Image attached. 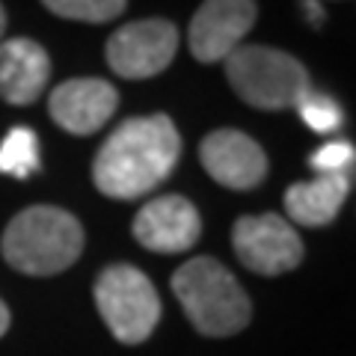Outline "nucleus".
<instances>
[{
    "mask_svg": "<svg viewBox=\"0 0 356 356\" xmlns=\"http://www.w3.org/2000/svg\"><path fill=\"white\" fill-rule=\"evenodd\" d=\"M350 193L348 172L318 175L315 181H297L285 191V211L297 226L321 229L339 217L344 199Z\"/></svg>",
    "mask_w": 356,
    "mask_h": 356,
    "instance_id": "obj_13",
    "label": "nucleus"
},
{
    "mask_svg": "<svg viewBox=\"0 0 356 356\" xmlns=\"http://www.w3.org/2000/svg\"><path fill=\"white\" fill-rule=\"evenodd\" d=\"M199 158H202L205 172L229 191H252L267 175L264 149L235 128L211 131L199 146Z\"/></svg>",
    "mask_w": 356,
    "mask_h": 356,
    "instance_id": "obj_9",
    "label": "nucleus"
},
{
    "mask_svg": "<svg viewBox=\"0 0 356 356\" xmlns=\"http://www.w3.org/2000/svg\"><path fill=\"white\" fill-rule=\"evenodd\" d=\"M178 30L166 18L131 21L107 39V65L125 81H146L161 74L175 60Z\"/></svg>",
    "mask_w": 356,
    "mask_h": 356,
    "instance_id": "obj_6",
    "label": "nucleus"
},
{
    "mask_svg": "<svg viewBox=\"0 0 356 356\" xmlns=\"http://www.w3.org/2000/svg\"><path fill=\"white\" fill-rule=\"evenodd\" d=\"M3 33H6V13H3V6H0V42H3Z\"/></svg>",
    "mask_w": 356,
    "mask_h": 356,
    "instance_id": "obj_20",
    "label": "nucleus"
},
{
    "mask_svg": "<svg viewBox=\"0 0 356 356\" xmlns=\"http://www.w3.org/2000/svg\"><path fill=\"white\" fill-rule=\"evenodd\" d=\"M226 77L232 89L259 110H285L309 92V72L297 57L267 44H241L226 60Z\"/></svg>",
    "mask_w": 356,
    "mask_h": 356,
    "instance_id": "obj_4",
    "label": "nucleus"
},
{
    "mask_svg": "<svg viewBox=\"0 0 356 356\" xmlns=\"http://www.w3.org/2000/svg\"><path fill=\"white\" fill-rule=\"evenodd\" d=\"M181 158V137L166 113L128 119L104 140L92 181L110 199H140L163 184Z\"/></svg>",
    "mask_w": 356,
    "mask_h": 356,
    "instance_id": "obj_1",
    "label": "nucleus"
},
{
    "mask_svg": "<svg viewBox=\"0 0 356 356\" xmlns=\"http://www.w3.org/2000/svg\"><path fill=\"white\" fill-rule=\"evenodd\" d=\"M48 13L69 18V21H86V24H104L116 15L125 13L128 0H42Z\"/></svg>",
    "mask_w": 356,
    "mask_h": 356,
    "instance_id": "obj_15",
    "label": "nucleus"
},
{
    "mask_svg": "<svg viewBox=\"0 0 356 356\" xmlns=\"http://www.w3.org/2000/svg\"><path fill=\"white\" fill-rule=\"evenodd\" d=\"M294 107L300 110V116H303L306 125H309L312 131H318V134H332V131H339L341 122H344L341 107L332 102L330 95L315 92V89H309V92L300 95V102H297Z\"/></svg>",
    "mask_w": 356,
    "mask_h": 356,
    "instance_id": "obj_16",
    "label": "nucleus"
},
{
    "mask_svg": "<svg viewBox=\"0 0 356 356\" xmlns=\"http://www.w3.org/2000/svg\"><path fill=\"white\" fill-rule=\"evenodd\" d=\"M202 235V220L191 199L158 196L146 202L134 217V238L152 252H184Z\"/></svg>",
    "mask_w": 356,
    "mask_h": 356,
    "instance_id": "obj_11",
    "label": "nucleus"
},
{
    "mask_svg": "<svg viewBox=\"0 0 356 356\" xmlns=\"http://www.w3.org/2000/svg\"><path fill=\"white\" fill-rule=\"evenodd\" d=\"M303 9H306L312 24H321V21H324V9L318 6V0H303Z\"/></svg>",
    "mask_w": 356,
    "mask_h": 356,
    "instance_id": "obj_18",
    "label": "nucleus"
},
{
    "mask_svg": "<svg viewBox=\"0 0 356 356\" xmlns=\"http://www.w3.org/2000/svg\"><path fill=\"white\" fill-rule=\"evenodd\" d=\"M95 306L122 344L146 341L161 321V297L152 280L131 264H110L98 273Z\"/></svg>",
    "mask_w": 356,
    "mask_h": 356,
    "instance_id": "obj_5",
    "label": "nucleus"
},
{
    "mask_svg": "<svg viewBox=\"0 0 356 356\" xmlns=\"http://www.w3.org/2000/svg\"><path fill=\"white\" fill-rule=\"evenodd\" d=\"M51 81L48 51L33 39L0 42V98L15 107L33 104Z\"/></svg>",
    "mask_w": 356,
    "mask_h": 356,
    "instance_id": "obj_12",
    "label": "nucleus"
},
{
    "mask_svg": "<svg viewBox=\"0 0 356 356\" xmlns=\"http://www.w3.org/2000/svg\"><path fill=\"white\" fill-rule=\"evenodd\" d=\"M255 0H205L187 30V42L199 63H220L235 54L255 24Z\"/></svg>",
    "mask_w": 356,
    "mask_h": 356,
    "instance_id": "obj_8",
    "label": "nucleus"
},
{
    "mask_svg": "<svg viewBox=\"0 0 356 356\" xmlns=\"http://www.w3.org/2000/svg\"><path fill=\"white\" fill-rule=\"evenodd\" d=\"M9 330V309H6V303L0 300V336Z\"/></svg>",
    "mask_w": 356,
    "mask_h": 356,
    "instance_id": "obj_19",
    "label": "nucleus"
},
{
    "mask_svg": "<svg viewBox=\"0 0 356 356\" xmlns=\"http://www.w3.org/2000/svg\"><path fill=\"white\" fill-rule=\"evenodd\" d=\"M232 247L241 264L259 276H282L303 261V241L280 214L241 217L232 229Z\"/></svg>",
    "mask_w": 356,
    "mask_h": 356,
    "instance_id": "obj_7",
    "label": "nucleus"
},
{
    "mask_svg": "<svg viewBox=\"0 0 356 356\" xmlns=\"http://www.w3.org/2000/svg\"><path fill=\"white\" fill-rule=\"evenodd\" d=\"M9 267L27 276H54L83 252V226L54 205H33L9 220L0 241Z\"/></svg>",
    "mask_w": 356,
    "mask_h": 356,
    "instance_id": "obj_2",
    "label": "nucleus"
},
{
    "mask_svg": "<svg viewBox=\"0 0 356 356\" xmlns=\"http://www.w3.org/2000/svg\"><path fill=\"white\" fill-rule=\"evenodd\" d=\"M172 291L184 315L202 336H235L252 318V303L241 282L211 255H199L172 273Z\"/></svg>",
    "mask_w": 356,
    "mask_h": 356,
    "instance_id": "obj_3",
    "label": "nucleus"
},
{
    "mask_svg": "<svg viewBox=\"0 0 356 356\" xmlns=\"http://www.w3.org/2000/svg\"><path fill=\"white\" fill-rule=\"evenodd\" d=\"M353 163V146L350 143H327L309 158V166L318 170V175L330 172H348V166Z\"/></svg>",
    "mask_w": 356,
    "mask_h": 356,
    "instance_id": "obj_17",
    "label": "nucleus"
},
{
    "mask_svg": "<svg viewBox=\"0 0 356 356\" xmlns=\"http://www.w3.org/2000/svg\"><path fill=\"white\" fill-rule=\"evenodd\" d=\"M39 170V140L30 128H13L0 143V172L27 178Z\"/></svg>",
    "mask_w": 356,
    "mask_h": 356,
    "instance_id": "obj_14",
    "label": "nucleus"
},
{
    "mask_svg": "<svg viewBox=\"0 0 356 356\" xmlns=\"http://www.w3.org/2000/svg\"><path fill=\"white\" fill-rule=\"evenodd\" d=\"M116 104L119 92L102 77H72L54 86L48 113L63 131L74 137H89L107 125V119L116 113Z\"/></svg>",
    "mask_w": 356,
    "mask_h": 356,
    "instance_id": "obj_10",
    "label": "nucleus"
}]
</instances>
